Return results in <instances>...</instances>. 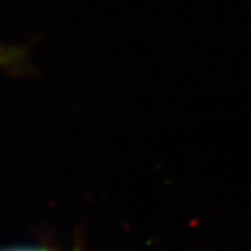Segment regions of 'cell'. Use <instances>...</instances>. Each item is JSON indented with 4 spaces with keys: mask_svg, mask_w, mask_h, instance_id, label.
<instances>
[{
    "mask_svg": "<svg viewBox=\"0 0 251 251\" xmlns=\"http://www.w3.org/2000/svg\"><path fill=\"white\" fill-rule=\"evenodd\" d=\"M21 60V52L14 48L4 46L0 50V67H14Z\"/></svg>",
    "mask_w": 251,
    "mask_h": 251,
    "instance_id": "obj_1",
    "label": "cell"
},
{
    "mask_svg": "<svg viewBox=\"0 0 251 251\" xmlns=\"http://www.w3.org/2000/svg\"><path fill=\"white\" fill-rule=\"evenodd\" d=\"M3 251H50L48 249H39V247H16V249H9V250H3ZM78 251V250H74Z\"/></svg>",
    "mask_w": 251,
    "mask_h": 251,
    "instance_id": "obj_2",
    "label": "cell"
},
{
    "mask_svg": "<svg viewBox=\"0 0 251 251\" xmlns=\"http://www.w3.org/2000/svg\"><path fill=\"white\" fill-rule=\"evenodd\" d=\"M3 48H4V46H1V45H0V50H1V49H3Z\"/></svg>",
    "mask_w": 251,
    "mask_h": 251,
    "instance_id": "obj_3",
    "label": "cell"
}]
</instances>
